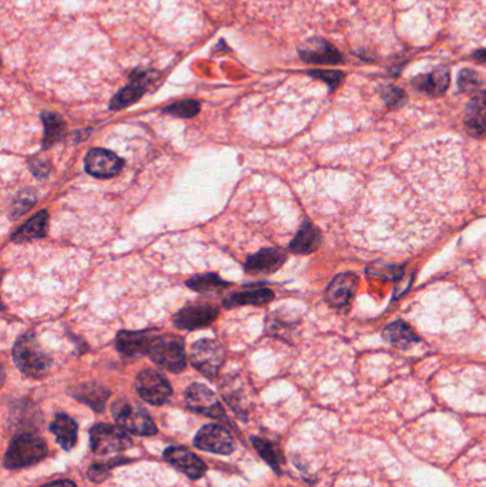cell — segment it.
Returning a JSON list of instances; mask_svg holds the SVG:
<instances>
[{
	"mask_svg": "<svg viewBox=\"0 0 486 487\" xmlns=\"http://www.w3.org/2000/svg\"><path fill=\"white\" fill-rule=\"evenodd\" d=\"M125 167V162L117 154L105 150L93 149L85 158V169L89 174L98 178H110L117 175Z\"/></svg>",
	"mask_w": 486,
	"mask_h": 487,
	"instance_id": "cell-12",
	"label": "cell"
},
{
	"mask_svg": "<svg viewBox=\"0 0 486 487\" xmlns=\"http://www.w3.org/2000/svg\"><path fill=\"white\" fill-rule=\"evenodd\" d=\"M50 431L56 436L57 443L62 446L65 451H70L74 448L77 442V423L70 416L65 413L57 415L50 426Z\"/></svg>",
	"mask_w": 486,
	"mask_h": 487,
	"instance_id": "cell-23",
	"label": "cell"
},
{
	"mask_svg": "<svg viewBox=\"0 0 486 487\" xmlns=\"http://www.w3.org/2000/svg\"><path fill=\"white\" fill-rule=\"evenodd\" d=\"M42 120H43V125H45L43 147L49 149L63 138L65 131H66V123L62 120V117L54 114V113H50V111H43Z\"/></svg>",
	"mask_w": 486,
	"mask_h": 487,
	"instance_id": "cell-26",
	"label": "cell"
},
{
	"mask_svg": "<svg viewBox=\"0 0 486 487\" xmlns=\"http://www.w3.org/2000/svg\"><path fill=\"white\" fill-rule=\"evenodd\" d=\"M482 85L480 76L472 69H463L458 76V87L465 94H475Z\"/></svg>",
	"mask_w": 486,
	"mask_h": 487,
	"instance_id": "cell-30",
	"label": "cell"
},
{
	"mask_svg": "<svg viewBox=\"0 0 486 487\" xmlns=\"http://www.w3.org/2000/svg\"><path fill=\"white\" fill-rule=\"evenodd\" d=\"M113 416L121 428L133 435L151 436L157 433L156 423L138 404L120 399L113 404Z\"/></svg>",
	"mask_w": 486,
	"mask_h": 487,
	"instance_id": "cell-4",
	"label": "cell"
},
{
	"mask_svg": "<svg viewBox=\"0 0 486 487\" xmlns=\"http://www.w3.org/2000/svg\"><path fill=\"white\" fill-rule=\"evenodd\" d=\"M287 261L286 252L279 248H264L251 255L246 262V271L254 275H266L278 271Z\"/></svg>",
	"mask_w": 486,
	"mask_h": 487,
	"instance_id": "cell-17",
	"label": "cell"
},
{
	"mask_svg": "<svg viewBox=\"0 0 486 487\" xmlns=\"http://www.w3.org/2000/svg\"><path fill=\"white\" fill-rule=\"evenodd\" d=\"M382 336L387 342H390L392 347L399 348V349L408 348L410 345L419 340V338L414 332V329L403 321H397V322L387 325V327L383 328V331H382Z\"/></svg>",
	"mask_w": 486,
	"mask_h": 487,
	"instance_id": "cell-24",
	"label": "cell"
},
{
	"mask_svg": "<svg viewBox=\"0 0 486 487\" xmlns=\"http://www.w3.org/2000/svg\"><path fill=\"white\" fill-rule=\"evenodd\" d=\"M49 228V214L47 211H39L34 217H32L26 224L20 227L13 235L12 241L13 242H26V241H33L39 239L47 234Z\"/></svg>",
	"mask_w": 486,
	"mask_h": 487,
	"instance_id": "cell-22",
	"label": "cell"
},
{
	"mask_svg": "<svg viewBox=\"0 0 486 487\" xmlns=\"http://www.w3.org/2000/svg\"><path fill=\"white\" fill-rule=\"evenodd\" d=\"M191 363L202 375L214 378L226 360V351L217 340L200 339L191 347Z\"/></svg>",
	"mask_w": 486,
	"mask_h": 487,
	"instance_id": "cell-5",
	"label": "cell"
},
{
	"mask_svg": "<svg viewBox=\"0 0 486 487\" xmlns=\"http://www.w3.org/2000/svg\"><path fill=\"white\" fill-rule=\"evenodd\" d=\"M358 288V277L354 272L337 275L326 291V301L332 308H346Z\"/></svg>",
	"mask_w": 486,
	"mask_h": 487,
	"instance_id": "cell-14",
	"label": "cell"
},
{
	"mask_svg": "<svg viewBox=\"0 0 486 487\" xmlns=\"http://www.w3.org/2000/svg\"><path fill=\"white\" fill-rule=\"evenodd\" d=\"M218 316V308L207 302H196L180 310L174 316L176 327L180 329H198L209 327Z\"/></svg>",
	"mask_w": 486,
	"mask_h": 487,
	"instance_id": "cell-11",
	"label": "cell"
},
{
	"mask_svg": "<svg viewBox=\"0 0 486 487\" xmlns=\"http://www.w3.org/2000/svg\"><path fill=\"white\" fill-rule=\"evenodd\" d=\"M308 74L314 78H318L324 83H327L328 87L331 90H337L341 85L344 78H346V74L339 70H322V69H317V70H310Z\"/></svg>",
	"mask_w": 486,
	"mask_h": 487,
	"instance_id": "cell-34",
	"label": "cell"
},
{
	"mask_svg": "<svg viewBox=\"0 0 486 487\" xmlns=\"http://www.w3.org/2000/svg\"><path fill=\"white\" fill-rule=\"evenodd\" d=\"M465 129L469 136L486 137V90L476 91L465 110Z\"/></svg>",
	"mask_w": 486,
	"mask_h": 487,
	"instance_id": "cell-16",
	"label": "cell"
},
{
	"mask_svg": "<svg viewBox=\"0 0 486 487\" xmlns=\"http://www.w3.org/2000/svg\"><path fill=\"white\" fill-rule=\"evenodd\" d=\"M381 96L383 103H385L390 109H399L407 103L408 100L407 93L397 86H383L381 89Z\"/></svg>",
	"mask_w": 486,
	"mask_h": 487,
	"instance_id": "cell-33",
	"label": "cell"
},
{
	"mask_svg": "<svg viewBox=\"0 0 486 487\" xmlns=\"http://www.w3.org/2000/svg\"><path fill=\"white\" fill-rule=\"evenodd\" d=\"M131 83L126 87L121 89L117 94L110 101V110H121L126 109L131 105H134L136 101H138L146 93V85L150 80V72L149 70H134L131 73Z\"/></svg>",
	"mask_w": 486,
	"mask_h": 487,
	"instance_id": "cell-15",
	"label": "cell"
},
{
	"mask_svg": "<svg viewBox=\"0 0 486 487\" xmlns=\"http://www.w3.org/2000/svg\"><path fill=\"white\" fill-rule=\"evenodd\" d=\"M47 455L45 442L30 433H20L10 440L5 455V466L8 469L26 468L43 460Z\"/></svg>",
	"mask_w": 486,
	"mask_h": 487,
	"instance_id": "cell-2",
	"label": "cell"
},
{
	"mask_svg": "<svg viewBox=\"0 0 486 487\" xmlns=\"http://www.w3.org/2000/svg\"><path fill=\"white\" fill-rule=\"evenodd\" d=\"M298 54L302 62L308 65H339L344 62L341 52L331 45L328 40L321 37H313L307 40L299 49Z\"/></svg>",
	"mask_w": 486,
	"mask_h": 487,
	"instance_id": "cell-9",
	"label": "cell"
},
{
	"mask_svg": "<svg viewBox=\"0 0 486 487\" xmlns=\"http://www.w3.org/2000/svg\"><path fill=\"white\" fill-rule=\"evenodd\" d=\"M472 58L476 60V62H479V63H486V49H480V50L474 52Z\"/></svg>",
	"mask_w": 486,
	"mask_h": 487,
	"instance_id": "cell-38",
	"label": "cell"
},
{
	"mask_svg": "<svg viewBox=\"0 0 486 487\" xmlns=\"http://www.w3.org/2000/svg\"><path fill=\"white\" fill-rule=\"evenodd\" d=\"M200 109L201 106L197 100H183L165 107L163 113L178 118H191L200 113Z\"/></svg>",
	"mask_w": 486,
	"mask_h": 487,
	"instance_id": "cell-28",
	"label": "cell"
},
{
	"mask_svg": "<svg viewBox=\"0 0 486 487\" xmlns=\"http://www.w3.org/2000/svg\"><path fill=\"white\" fill-rule=\"evenodd\" d=\"M450 70L448 67H435L430 73H423L412 78L411 85L418 90L432 97H439L445 94L450 87Z\"/></svg>",
	"mask_w": 486,
	"mask_h": 487,
	"instance_id": "cell-18",
	"label": "cell"
},
{
	"mask_svg": "<svg viewBox=\"0 0 486 487\" xmlns=\"http://www.w3.org/2000/svg\"><path fill=\"white\" fill-rule=\"evenodd\" d=\"M13 359L20 372L30 378L45 376L52 365L50 356L32 332L19 336L13 347Z\"/></svg>",
	"mask_w": 486,
	"mask_h": 487,
	"instance_id": "cell-1",
	"label": "cell"
},
{
	"mask_svg": "<svg viewBox=\"0 0 486 487\" xmlns=\"http://www.w3.org/2000/svg\"><path fill=\"white\" fill-rule=\"evenodd\" d=\"M165 457L191 479H200L206 473V464L202 460L184 448H169L165 452Z\"/></svg>",
	"mask_w": 486,
	"mask_h": 487,
	"instance_id": "cell-19",
	"label": "cell"
},
{
	"mask_svg": "<svg viewBox=\"0 0 486 487\" xmlns=\"http://www.w3.org/2000/svg\"><path fill=\"white\" fill-rule=\"evenodd\" d=\"M29 169L37 178H45L50 173V160L45 154H37L30 158Z\"/></svg>",
	"mask_w": 486,
	"mask_h": 487,
	"instance_id": "cell-35",
	"label": "cell"
},
{
	"mask_svg": "<svg viewBox=\"0 0 486 487\" xmlns=\"http://www.w3.org/2000/svg\"><path fill=\"white\" fill-rule=\"evenodd\" d=\"M186 403L189 409L213 419H226V412L222 409L217 396L201 383H193L186 391Z\"/></svg>",
	"mask_w": 486,
	"mask_h": 487,
	"instance_id": "cell-10",
	"label": "cell"
},
{
	"mask_svg": "<svg viewBox=\"0 0 486 487\" xmlns=\"http://www.w3.org/2000/svg\"><path fill=\"white\" fill-rule=\"evenodd\" d=\"M110 466L109 464H94L89 470V477L93 481H101L103 479H106L107 476V470Z\"/></svg>",
	"mask_w": 486,
	"mask_h": 487,
	"instance_id": "cell-36",
	"label": "cell"
},
{
	"mask_svg": "<svg viewBox=\"0 0 486 487\" xmlns=\"http://www.w3.org/2000/svg\"><path fill=\"white\" fill-rule=\"evenodd\" d=\"M253 443L255 446V449L258 451V453L261 455V457H264L266 462L270 463L271 468L278 469L279 464L282 462V456L279 453V451L277 449V446H274L273 443L262 440L260 437H253Z\"/></svg>",
	"mask_w": 486,
	"mask_h": 487,
	"instance_id": "cell-29",
	"label": "cell"
},
{
	"mask_svg": "<svg viewBox=\"0 0 486 487\" xmlns=\"http://www.w3.org/2000/svg\"><path fill=\"white\" fill-rule=\"evenodd\" d=\"M321 244V232L319 230L311 224L310 221H306L298 230L294 239L290 242V250L299 255H308L318 250Z\"/></svg>",
	"mask_w": 486,
	"mask_h": 487,
	"instance_id": "cell-20",
	"label": "cell"
},
{
	"mask_svg": "<svg viewBox=\"0 0 486 487\" xmlns=\"http://www.w3.org/2000/svg\"><path fill=\"white\" fill-rule=\"evenodd\" d=\"M403 270H405V266H392V263L377 262V263L370 266L367 272L371 274L372 277L383 278L387 281H394V279H398L403 274Z\"/></svg>",
	"mask_w": 486,
	"mask_h": 487,
	"instance_id": "cell-31",
	"label": "cell"
},
{
	"mask_svg": "<svg viewBox=\"0 0 486 487\" xmlns=\"http://www.w3.org/2000/svg\"><path fill=\"white\" fill-rule=\"evenodd\" d=\"M40 487H76V484L70 480H57V481H52V483H47V484L40 486Z\"/></svg>",
	"mask_w": 486,
	"mask_h": 487,
	"instance_id": "cell-37",
	"label": "cell"
},
{
	"mask_svg": "<svg viewBox=\"0 0 486 487\" xmlns=\"http://www.w3.org/2000/svg\"><path fill=\"white\" fill-rule=\"evenodd\" d=\"M149 355L158 367L178 374L186 368L184 340L178 335H157L149 349Z\"/></svg>",
	"mask_w": 486,
	"mask_h": 487,
	"instance_id": "cell-3",
	"label": "cell"
},
{
	"mask_svg": "<svg viewBox=\"0 0 486 487\" xmlns=\"http://www.w3.org/2000/svg\"><path fill=\"white\" fill-rule=\"evenodd\" d=\"M156 331H121L116 338L117 351L127 358H137L149 354Z\"/></svg>",
	"mask_w": 486,
	"mask_h": 487,
	"instance_id": "cell-13",
	"label": "cell"
},
{
	"mask_svg": "<svg viewBox=\"0 0 486 487\" xmlns=\"http://www.w3.org/2000/svg\"><path fill=\"white\" fill-rule=\"evenodd\" d=\"M130 444V437L113 424L98 423L90 429V448L96 455L123 452Z\"/></svg>",
	"mask_w": 486,
	"mask_h": 487,
	"instance_id": "cell-6",
	"label": "cell"
},
{
	"mask_svg": "<svg viewBox=\"0 0 486 487\" xmlns=\"http://www.w3.org/2000/svg\"><path fill=\"white\" fill-rule=\"evenodd\" d=\"M187 287L197 292H214L231 287V283L220 278L217 274H202L190 278Z\"/></svg>",
	"mask_w": 486,
	"mask_h": 487,
	"instance_id": "cell-27",
	"label": "cell"
},
{
	"mask_svg": "<svg viewBox=\"0 0 486 487\" xmlns=\"http://www.w3.org/2000/svg\"><path fill=\"white\" fill-rule=\"evenodd\" d=\"M72 393L77 400H82L83 403L89 404L96 412L105 409V404L110 396L109 389L94 382L78 385Z\"/></svg>",
	"mask_w": 486,
	"mask_h": 487,
	"instance_id": "cell-21",
	"label": "cell"
},
{
	"mask_svg": "<svg viewBox=\"0 0 486 487\" xmlns=\"http://www.w3.org/2000/svg\"><path fill=\"white\" fill-rule=\"evenodd\" d=\"M274 298V292L268 288H257L235 292L224 301V307H242V305H264Z\"/></svg>",
	"mask_w": 486,
	"mask_h": 487,
	"instance_id": "cell-25",
	"label": "cell"
},
{
	"mask_svg": "<svg viewBox=\"0 0 486 487\" xmlns=\"http://www.w3.org/2000/svg\"><path fill=\"white\" fill-rule=\"evenodd\" d=\"M36 204V194L32 190H25L20 193L10 207V215L13 218H17L22 214L28 213L33 206Z\"/></svg>",
	"mask_w": 486,
	"mask_h": 487,
	"instance_id": "cell-32",
	"label": "cell"
},
{
	"mask_svg": "<svg viewBox=\"0 0 486 487\" xmlns=\"http://www.w3.org/2000/svg\"><path fill=\"white\" fill-rule=\"evenodd\" d=\"M194 444L201 451L217 455H230L235 449V440L233 435L224 426L215 423L202 426L194 437Z\"/></svg>",
	"mask_w": 486,
	"mask_h": 487,
	"instance_id": "cell-8",
	"label": "cell"
},
{
	"mask_svg": "<svg viewBox=\"0 0 486 487\" xmlns=\"http://www.w3.org/2000/svg\"><path fill=\"white\" fill-rule=\"evenodd\" d=\"M136 391L141 399L154 406L165 404L173 393L169 380L156 369H145L137 375Z\"/></svg>",
	"mask_w": 486,
	"mask_h": 487,
	"instance_id": "cell-7",
	"label": "cell"
}]
</instances>
